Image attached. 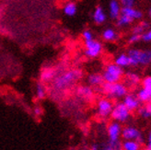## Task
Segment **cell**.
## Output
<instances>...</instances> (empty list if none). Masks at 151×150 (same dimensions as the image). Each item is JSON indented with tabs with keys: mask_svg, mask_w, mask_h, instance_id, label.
<instances>
[{
	"mask_svg": "<svg viewBox=\"0 0 151 150\" xmlns=\"http://www.w3.org/2000/svg\"><path fill=\"white\" fill-rule=\"evenodd\" d=\"M83 73L79 69H69L56 76L52 82V88L56 91H63L70 88L82 78Z\"/></svg>",
	"mask_w": 151,
	"mask_h": 150,
	"instance_id": "obj_1",
	"label": "cell"
},
{
	"mask_svg": "<svg viewBox=\"0 0 151 150\" xmlns=\"http://www.w3.org/2000/svg\"><path fill=\"white\" fill-rule=\"evenodd\" d=\"M127 55L130 58L131 66H146L151 64V50H139L137 48H132L128 50Z\"/></svg>",
	"mask_w": 151,
	"mask_h": 150,
	"instance_id": "obj_2",
	"label": "cell"
},
{
	"mask_svg": "<svg viewBox=\"0 0 151 150\" xmlns=\"http://www.w3.org/2000/svg\"><path fill=\"white\" fill-rule=\"evenodd\" d=\"M102 91L111 99H123L128 93L127 87L122 82L115 83H104L101 85Z\"/></svg>",
	"mask_w": 151,
	"mask_h": 150,
	"instance_id": "obj_3",
	"label": "cell"
},
{
	"mask_svg": "<svg viewBox=\"0 0 151 150\" xmlns=\"http://www.w3.org/2000/svg\"><path fill=\"white\" fill-rule=\"evenodd\" d=\"M104 82L106 83H115V82H120L124 77V68L118 66L114 63L108 64L103 72L101 73Z\"/></svg>",
	"mask_w": 151,
	"mask_h": 150,
	"instance_id": "obj_4",
	"label": "cell"
},
{
	"mask_svg": "<svg viewBox=\"0 0 151 150\" xmlns=\"http://www.w3.org/2000/svg\"><path fill=\"white\" fill-rule=\"evenodd\" d=\"M131 111L128 110L123 102H118L113 105V108L111 112V117L113 121L118 122L120 123H125L130 118Z\"/></svg>",
	"mask_w": 151,
	"mask_h": 150,
	"instance_id": "obj_5",
	"label": "cell"
},
{
	"mask_svg": "<svg viewBox=\"0 0 151 150\" xmlns=\"http://www.w3.org/2000/svg\"><path fill=\"white\" fill-rule=\"evenodd\" d=\"M85 42V55L90 59H94L99 57L103 51V45L102 43L96 39L89 40Z\"/></svg>",
	"mask_w": 151,
	"mask_h": 150,
	"instance_id": "obj_6",
	"label": "cell"
},
{
	"mask_svg": "<svg viewBox=\"0 0 151 150\" xmlns=\"http://www.w3.org/2000/svg\"><path fill=\"white\" fill-rule=\"evenodd\" d=\"M121 136L124 140H134L140 145H142L145 141L144 138H143L141 132L137 127H134V126H126L124 129H122Z\"/></svg>",
	"mask_w": 151,
	"mask_h": 150,
	"instance_id": "obj_7",
	"label": "cell"
},
{
	"mask_svg": "<svg viewBox=\"0 0 151 150\" xmlns=\"http://www.w3.org/2000/svg\"><path fill=\"white\" fill-rule=\"evenodd\" d=\"M113 108V103L110 99H101L97 103L98 115L101 118H107L111 115V110Z\"/></svg>",
	"mask_w": 151,
	"mask_h": 150,
	"instance_id": "obj_8",
	"label": "cell"
},
{
	"mask_svg": "<svg viewBox=\"0 0 151 150\" xmlns=\"http://www.w3.org/2000/svg\"><path fill=\"white\" fill-rule=\"evenodd\" d=\"M122 126L118 122H112L109 124L107 128V133L109 136V141H117L119 140L122 133Z\"/></svg>",
	"mask_w": 151,
	"mask_h": 150,
	"instance_id": "obj_9",
	"label": "cell"
},
{
	"mask_svg": "<svg viewBox=\"0 0 151 150\" xmlns=\"http://www.w3.org/2000/svg\"><path fill=\"white\" fill-rule=\"evenodd\" d=\"M123 103L130 111H137L140 107V101L134 94H126L123 98Z\"/></svg>",
	"mask_w": 151,
	"mask_h": 150,
	"instance_id": "obj_10",
	"label": "cell"
},
{
	"mask_svg": "<svg viewBox=\"0 0 151 150\" xmlns=\"http://www.w3.org/2000/svg\"><path fill=\"white\" fill-rule=\"evenodd\" d=\"M92 20L97 25L104 24L107 20V14L101 6H97L92 12Z\"/></svg>",
	"mask_w": 151,
	"mask_h": 150,
	"instance_id": "obj_11",
	"label": "cell"
},
{
	"mask_svg": "<svg viewBox=\"0 0 151 150\" xmlns=\"http://www.w3.org/2000/svg\"><path fill=\"white\" fill-rule=\"evenodd\" d=\"M56 71L52 67H44L40 74V81L42 83H50L56 77Z\"/></svg>",
	"mask_w": 151,
	"mask_h": 150,
	"instance_id": "obj_12",
	"label": "cell"
},
{
	"mask_svg": "<svg viewBox=\"0 0 151 150\" xmlns=\"http://www.w3.org/2000/svg\"><path fill=\"white\" fill-rule=\"evenodd\" d=\"M122 10L119 0H110L109 2V17L111 19H116L120 15Z\"/></svg>",
	"mask_w": 151,
	"mask_h": 150,
	"instance_id": "obj_13",
	"label": "cell"
},
{
	"mask_svg": "<svg viewBox=\"0 0 151 150\" xmlns=\"http://www.w3.org/2000/svg\"><path fill=\"white\" fill-rule=\"evenodd\" d=\"M77 95L82 100H91L93 98L94 91L90 86L83 85V86H79L77 88Z\"/></svg>",
	"mask_w": 151,
	"mask_h": 150,
	"instance_id": "obj_14",
	"label": "cell"
},
{
	"mask_svg": "<svg viewBox=\"0 0 151 150\" xmlns=\"http://www.w3.org/2000/svg\"><path fill=\"white\" fill-rule=\"evenodd\" d=\"M121 14L126 15V16L130 17L134 20H139L143 18V12L139 9H134V7H122L121 10Z\"/></svg>",
	"mask_w": 151,
	"mask_h": 150,
	"instance_id": "obj_15",
	"label": "cell"
},
{
	"mask_svg": "<svg viewBox=\"0 0 151 150\" xmlns=\"http://www.w3.org/2000/svg\"><path fill=\"white\" fill-rule=\"evenodd\" d=\"M101 38L107 42H113L119 39V34L113 28H106L101 33Z\"/></svg>",
	"mask_w": 151,
	"mask_h": 150,
	"instance_id": "obj_16",
	"label": "cell"
},
{
	"mask_svg": "<svg viewBox=\"0 0 151 150\" xmlns=\"http://www.w3.org/2000/svg\"><path fill=\"white\" fill-rule=\"evenodd\" d=\"M63 13L66 17H75L78 13V5L75 1H67L63 6Z\"/></svg>",
	"mask_w": 151,
	"mask_h": 150,
	"instance_id": "obj_17",
	"label": "cell"
},
{
	"mask_svg": "<svg viewBox=\"0 0 151 150\" xmlns=\"http://www.w3.org/2000/svg\"><path fill=\"white\" fill-rule=\"evenodd\" d=\"M87 81L90 87H101V85L104 83L102 75L100 73L89 74L87 78Z\"/></svg>",
	"mask_w": 151,
	"mask_h": 150,
	"instance_id": "obj_18",
	"label": "cell"
},
{
	"mask_svg": "<svg viewBox=\"0 0 151 150\" xmlns=\"http://www.w3.org/2000/svg\"><path fill=\"white\" fill-rule=\"evenodd\" d=\"M114 64H116L118 66L122 67V68H126V67L131 66L130 58L127 54H120L114 58Z\"/></svg>",
	"mask_w": 151,
	"mask_h": 150,
	"instance_id": "obj_19",
	"label": "cell"
},
{
	"mask_svg": "<svg viewBox=\"0 0 151 150\" xmlns=\"http://www.w3.org/2000/svg\"><path fill=\"white\" fill-rule=\"evenodd\" d=\"M115 20H116V25L119 28L127 27V26H129L130 24H132L133 22L134 21L133 19H131L130 17H128V16L124 15V14H121Z\"/></svg>",
	"mask_w": 151,
	"mask_h": 150,
	"instance_id": "obj_20",
	"label": "cell"
},
{
	"mask_svg": "<svg viewBox=\"0 0 151 150\" xmlns=\"http://www.w3.org/2000/svg\"><path fill=\"white\" fill-rule=\"evenodd\" d=\"M35 95L38 100H43L46 97V88L42 82H37L35 87Z\"/></svg>",
	"mask_w": 151,
	"mask_h": 150,
	"instance_id": "obj_21",
	"label": "cell"
},
{
	"mask_svg": "<svg viewBox=\"0 0 151 150\" xmlns=\"http://www.w3.org/2000/svg\"><path fill=\"white\" fill-rule=\"evenodd\" d=\"M137 98L140 102H149L151 100V91L142 88L138 90L137 94Z\"/></svg>",
	"mask_w": 151,
	"mask_h": 150,
	"instance_id": "obj_22",
	"label": "cell"
},
{
	"mask_svg": "<svg viewBox=\"0 0 151 150\" xmlns=\"http://www.w3.org/2000/svg\"><path fill=\"white\" fill-rule=\"evenodd\" d=\"M101 150H123V146L120 140L117 141H108L107 144H105Z\"/></svg>",
	"mask_w": 151,
	"mask_h": 150,
	"instance_id": "obj_23",
	"label": "cell"
},
{
	"mask_svg": "<svg viewBox=\"0 0 151 150\" xmlns=\"http://www.w3.org/2000/svg\"><path fill=\"white\" fill-rule=\"evenodd\" d=\"M123 150H140L141 145L134 140H124L122 144Z\"/></svg>",
	"mask_w": 151,
	"mask_h": 150,
	"instance_id": "obj_24",
	"label": "cell"
},
{
	"mask_svg": "<svg viewBox=\"0 0 151 150\" xmlns=\"http://www.w3.org/2000/svg\"><path fill=\"white\" fill-rule=\"evenodd\" d=\"M125 80L129 85H137L140 82V77L137 73L129 72V73L126 74Z\"/></svg>",
	"mask_w": 151,
	"mask_h": 150,
	"instance_id": "obj_25",
	"label": "cell"
},
{
	"mask_svg": "<svg viewBox=\"0 0 151 150\" xmlns=\"http://www.w3.org/2000/svg\"><path fill=\"white\" fill-rule=\"evenodd\" d=\"M149 28V23L147 21H142L139 24H137L135 27L133 29V33H137V34H142L144 32H146L147 29Z\"/></svg>",
	"mask_w": 151,
	"mask_h": 150,
	"instance_id": "obj_26",
	"label": "cell"
},
{
	"mask_svg": "<svg viewBox=\"0 0 151 150\" xmlns=\"http://www.w3.org/2000/svg\"><path fill=\"white\" fill-rule=\"evenodd\" d=\"M82 38L84 40V42L92 40L94 38V34L90 29H85V31H83L82 32Z\"/></svg>",
	"mask_w": 151,
	"mask_h": 150,
	"instance_id": "obj_27",
	"label": "cell"
},
{
	"mask_svg": "<svg viewBox=\"0 0 151 150\" xmlns=\"http://www.w3.org/2000/svg\"><path fill=\"white\" fill-rule=\"evenodd\" d=\"M142 86L144 88L151 91V76H147L143 78L142 80Z\"/></svg>",
	"mask_w": 151,
	"mask_h": 150,
	"instance_id": "obj_28",
	"label": "cell"
},
{
	"mask_svg": "<svg viewBox=\"0 0 151 150\" xmlns=\"http://www.w3.org/2000/svg\"><path fill=\"white\" fill-rule=\"evenodd\" d=\"M137 111H138V114L142 118L148 119L149 117H151L150 114H149V112H148V111H147V107H139L137 109Z\"/></svg>",
	"mask_w": 151,
	"mask_h": 150,
	"instance_id": "obj_29",
	"label": "cell"
},
{
	"mask_svg": "<svg viewBox=\"0 0 151 150\" xmlns=\"http://www.w3.org/2000/svg\"><path fill=\"white\" fill-rule=\"evenodd\" d=\"M122 7H133L135 5V0H119Z\"/></svg>",
	"mask_w": 151,
	"mask_h": 150,
	"instance_id": "obj_30",
	"label": "cell"
},
{
	"mask_svg": "<svg viewBox=\"0 0 151 150\" xmlns=\"http://www.w3.org/2000/svg\"><path fill=\"white\" fill-rule=\"evenodd\" d=\"M139 41H141V34H137V33H132V35L128 39V42L131 44L137 43Z\"/></svg>",
	"mask_w": 151,
	"mask_h": 150,
	"instance_id": "obj_31",
	"label": "cell"
},
{
	"mask_svg": "<svg viewBox=\"0 0 151 150\" xmlns=\"http://www.w3.org/2000/svg\"><path fill=\"white\" fill-rule=\"evenodd\" d=\"M141 40L146 42H151V29H147V31L144 32L141 34Z\"/></svg>",
	"mask_w": 151,
	"mask_h": 150,
	"instance_id": "obj_32",
	"label": "cell"
},
{
	"mask_svg": "<svg viewBox=\"0 0 151 150\" xmlns=\"http://www.w3.org/2000/svg\"><path fill=\"white\" fill-rule=\"evenodd\" d=\"M89 150H101L99 145H97V144H92L91 146H89Z\"/></svg>",
	"mask_w": 151,
	"mask_h": 150,
	"instance_id": "obj_33",
	"label": "cell"
},
{
	"mask_svg": "<svg viewBox=\"0 0 151 150\" xmlns=\"http://www.w3.org/2000/svg\"><path fill=\"white\" fill-rule=\"evenodd\" d=\"M34 113H35L36 115H40V114H42V110H41V108H40V107H36V108L34 109Z\"/></svg>",
	"mask_w": 151,
	"mask_h": 150,
	"instance_id": "obj_34",
	"label": "cell"
},
{
	"mask_svg": "<svg viewBox=\"0 0 151 150\" xmlns=\"http://www.w3.org/2000/svg\"><path fill=\"white\" fill-rule=\"evenodd\" d=\"M147 147L151 148V132L148 134V140H147Z\"/></svg>",
	"mask_w": 151,
	"mask_h": 150,
	"instance_id": "obj_35",
	"label": "cell"
},
{
	"mask_svg": "<svg viewBox=\"0 0 151 150\" xmlns=\"http://www.w3.org/2000/svg\"><path fill=\"white\" fill-rule=\"evenodd\" d=\"M146 107H147V111H148V112H149V114H150V116H151V103L148 104L147 106H146Z\"/></svg>",
	"mask_w": 151,
	"mask_h": 150,
	"instance_id": "obj_36",
	"label": "cell"
},
{
	"mask_svg": "<svg viewBox=\"0 0 151 150\" xmlns=\"http://www.w3.org/2000/svg\"><path fill=\"white\" fill-rule=\"evenodd\" d=\"M148 17L151 19V6H150V9H148Z\"/></svg>",
	"mask_w": 151,
	"mask_h": 150,
	"instance_id": "obj_37",
	"label": "cell"
},
{
	"mask_svg": "<svg viewBox=\"0 0 151 150\" xmlns=\"http://www.w3.org/2000/svg\"><path fill=\"white\" fill-rule=\"evenodd\" d=\"M142 150H151V148H149V147H147V148H144V149H142Z\"/></svg>",
	"mask_w": 151,
	"mask_h": 150,
	"instance_id": "obj_38",
	"label": "cell"
}]
</instances>
